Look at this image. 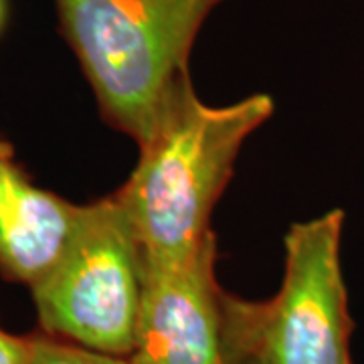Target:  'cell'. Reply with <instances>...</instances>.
<instances>
[{
	"instance_id": "obj_1",
	"label": "cell",
	"mask_w": 364,
	"mask_h": 364,
	"mask_svg": "<svg viewBox=\"0 0 364 364\" xmlns=\"http://www.w3.org/2000/svg\"><path fill=\"white\" fill-rule=\"evenodd\" d=\"M275 104L253 93L229 105L205 104L184 79L158 112L130 178L114 195L138 237L146 263L188 257L213 235L210 217L235 162Z\"/></svg>"
},
{
	"instance_id": "obj_2",
	"label": "cell",
	"mask_w": 364,
	"mask_h": 364,
	"mask_svg": "<svg viewBox=\"0 0 364 364\" xmlns=\"http://www.w3.org/2000/svg\"><path fill=\"white\" fill-rule=\"evenodd\" d=\"M53 2L102 119L140 146L170 91L191 77L196 37L227 0Z\"/></svg>"
},
{
	"instance_id": "obj_3",
	"label": "cell",
	"mask_w": 364,
	"mask_h": 364,
	"mask_svg": "<svg viewBox=\"0 0 364 364\" xmlns=\"http://www.w3.org/2000/svg\"><path fill=\"white\" fill-rule=\"evenodd\" d=\"M342 231L340 208L294 223L279 291L267 301L225 294V338L259 364H352Z\"/></svg>"
},
{
	"instance_id": "obj_4",
	"label": "cell",
	"mask_w": 364,
	"mask_h": 364,
	"mask_svg": "<svg viewBox=\"0 0 364 364\" xmlns=\"http://www.w3.org/2000/svg\"><path fill=\"white\" fill-rule=\"evenodd\" d=\"M144 251L116 195L85 203L63 255L31 287L39 330L91 350L130 356Z\"/></svg>"
},
{
	"instance_id": "obj_5",
	"label": "cell",
	"mask_w": 364,
	"mask_h": 364,
	"mask_svg": "<svg viewBox=\"0 0 364 364\" xmlns=\"http://www.w3.org/2000/svg\"><path fill=\"white\" fill-rule=\"evenodd\" d=\"M217 237L172 263H146L132 364H225V289Z\"/></svg>"
},
{
	"instance_id": "obj_6",
	"label": "cell",
	"mask_w": 364,
	"mask_h": 364,
	"mask_svg": "<svg viewBox=\"0 0 364 364\" xmlns=\"http://www.w3.org/2000/svg\"><path fill=\"white\" fill-rule=\"evenodd\" d=\"M79 208L39 186L0 136V275L35 287L63 255L77 225Z\"/></svg>"
},
{
	"instance_id": "obj_7",
	"label": "cell",
	"mask_w": 364,
	"mask_h": 364,
	"mask_svg": "<svg viewBox=\"0 0 364 364\" xmlns=\"http://www.w3.org/2000/svg\"><path fill=\"white\" fill-rule=\"evenodd\" d=\"M28 364H132L128 356H116L51 336L43 330L31 334Z\"/></svg>"
},
{
	"instance_id": "obj_8",
	"label": "cell",
	"mask_w": 364,
	"mask_h": 364,
	"mask_svg": "<svg viewBox=\"0 0 364 364\" xmlns=\"http://www.w3.org/2000/svg\"><path fill=\"white\" fill-rule=\"evenodd\" d=\"M31 334L18 336L0 326V364H28Z\"/></svg>"
},
{
	"instance_id": "obj_9",
	"label": "cell",
	"mask_w": 364,
	"mask_h": 364,
	"mask_svg": "<svg viewBox=\"0 0 364 364\" xmlns=\"http://www.w3.org/2000/svg\"><path fill=\"white\" fill-rule=\"evenodd\" d=\"M225 364H259L247 350L225 338Z\"/></svg>"
},
{
	"instance_id": "obj_10",
	"label": "cell",
	"mask_w": 364,
	"mask_h": 364,
	"mask_svg": "<svg viewBox=\"0 0 364 364\" xmlns=\"http://www.w3.org/2000/svg\"><path fill=\"white\" fill-rule=\"evenodd\" d=\"M4 18H6V2L0 0V31H2V26H4Z\"/></svg>"
}]
</instances>
